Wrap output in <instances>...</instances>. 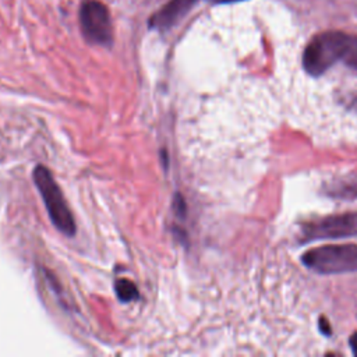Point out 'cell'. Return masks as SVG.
<instances>
[{
  "label": "cell",
  "instance_id": "obj_1",
  "mask_svg": "<svg viewBox=\"0 0 357 357\" xmlns=\"http://www.w3.org/2000/svg\"><path fill=\"white\" fill-rule=\"evenodd\" d=\"M350 35L342 31H325L311 38L303 52V67L307 74L319 77L336 61L343 60Z\"/></svg>",
  "mask_w": 357,
  "mask_h": 357
},
{
  "label": "cell",
  "instance_id": "obj_2",
  "mask_svg": "<svg viewBox=\"0 0 357 357\" xmlns=\"http://www.w3.org/2000/svg\"><path fill=\"white\" fill-rule=\"evenodd\" d=\"M303 264L321 275H337L357 272V245L336 244L321 245L301 255Z\"/></svg>",
  "mask_w": 357,
  "mask_h": 357
},
{
  "label": "cell",
  "instance_id": "obj_3",
  "mask_svg": "<svg viewBox=\"0 0 357 357\" xmlns=\"http://www.w3.org/2000/svg\"><path fill=\"white\" fill-rule=\"evenodd\" d=\"M33 183L43 199L52 223L66 236L75 233V222L63 192L54 181L52 173L42 165H38L32 173Z\"/></svg>",
  "mask_w": 357,
  "mask_h": 357
},
{
  "label": "cell",
  "instance_id": "obj_4",
  "mask_svg": "<svg viewBox=\"0 0 357 357\" xmlns=\"http://www.w3.org/2000/svg\"><path fill=\"white\" fill-rule=\"evenodd\" d=\"M81 32L86 42L98 46L113 43V22L109 7L100 0H82L78 10Z\"/></svg>",
  "mask_w": 357,
  "mask_h": 357
},
{
  "label": "cell",
  "instance_id": "obj_5",
  "mask_svg": "<svg viewBox=\"0 0 357 357\" xmlns=\"http://www.w3.org/2000/svg\"><path fill=\"white\" fill-rule=\"evenodd\" d=\"M353 236H357V212L329 215L318 220L308 222L301 229L303 241L342 238Z\"/></svg>",
  "mask_w": 357,
  "mask_h": 357
},
{
  "label": "cell",
  "instance_id": "obj_6",
  "mask_svg": "<svg viewBox=\"0 0 357 357\" xmlns=\"http://www.w3.org/2000/svg\"><path fill=\"white\" fill-rule=\"evenodd\" d=\"M199 0H167L158 11H155L149 20V29L167 31L176 25Z\"/></svg>",
  "mask_w": 357,
  "mask_h": 357
},
{
  "label": "cell",
  "instance_id": "obj_7",
  "mask_svg": "<svg viewBox=\"0 0 357 357\" xmlns=\"http://www.w3.org/2000/svg\"><path fill=\"white\" fill-rule=\"evenodd\" d=\"M325 192L332 198L353 199L357 198V177L346 176L332 180L325 185Z\"/></svg>",
  "mask_w": 357,
  "mask_h": 357
},
{
  "label": "cell",
  "instance_id": "obj_8",
  "mask_svg": "<svg viewBox=\"0 0 357 357\" xmlns=\"http://www.w3.org/2000/svg\"><path fill=\"white\" fill-rule=\"evenodd\" d=\"M116 293L121 301H131L138 298V290L135 284L128 279H119L116 282Z\"/></svg>",
  "mask_w": 357,
  "mask_h": 357
},
{
  "label": "cell",
  "instance_id": "obj_9",
  "mask_svg": "<svg viewBox=\"0 0 357 357\" xmlns=\"http://www.w3.org/2000/svg\"><path fill=\"white\" fill-rule=\"evenodd\" d=\"M343 61H344L349 67L357 70V36H351V35H350L349 46H347L346 53H344V56H343Z\"/></svg>",
  "mask_w": 357,
  "mask_h": 357
},
{
  "label": "cell",
  "instance_id": "obj_10",
  "mask_svg": "<svg viewBox=\"0 0 357 357\" xmlns=\"http://www.w3.org/2000/svg\"><path fill=\"white\" fill-rule=\"evenodd\" d=\"M176 198H177V199H176V202H174V208H176L178 216L183 218V216L185 215V204H184V201L180 198V195H177Z\"/></svg>",
  "mask_w": 357,
  "mask_h": 357
},
{
  "label": "cell",
  "instance_id": "obj_11",
  "mask_svg": "<svg viewBox=\"0 0 357 357\" xmlns=\"http://www.w3.org/2000/svg\"><path fill=\"white\" fill-rule=\"evenodd\" d=\"M319 329H321V332H324L325 335H329V333H331V328H329V324H328V321H326L325 317H321V318H319Z\"/></svg>",
  "mask_w": 357,
  "mask_h": 357
},
{
  "label": "cell",
  "instance_id": "obj_12",
  "mask_svg": "<svg viewBox=\"0 0 357 357\" xmlns=\"http://www.w3.org/2000/svg\"><path fill=\"white\" fill-rule=\"evenodd\" d=\"M349 343H350V349H351L353 354H354V356H357V332H356V333H353V335L350 336Z\"/></svg>",
  "mask_w": 357,
  "mask_h": 357
},
{
  "label": "cell",
  "instance_id": "obj_13",
  "mask_svg": "<svg viewBox=\"0 0 357 357\" xmlns=\"http://www.w3.org/2000/svg\"><path fill=\"white\" fill-rule=\"evenodd\" d=\"M213 4H231V3H238V1H244V0H208Z\"/></svg>",
  "mask_w": 357,
  "mask_h": 357
},
{
  "label": "cell",
  "instance_id": "obj_14",
  "mask_svg": "<svg viewBox=\"0 0 357 357\" xmlns=\"http://www.w3.org/2000/svg\"><path fill=\"white\" fill-rule=\"evenodd\" d=\"M353 109L357 112V98L353 100Z\"/></svg>",
  "mask_w": 357,
  "mask_h": 357
}]
</instances>
